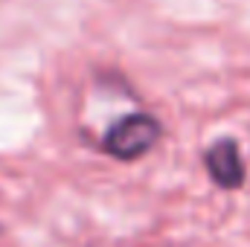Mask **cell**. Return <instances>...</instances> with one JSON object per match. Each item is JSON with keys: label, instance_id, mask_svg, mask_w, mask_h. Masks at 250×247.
Returning <instances> with one entry per match:
<instances>
[{"label": "cell", "instance_id": "1", "mask_svg": "<svg viewBox=\"0 0 250 247\" xmlns=\"http://www.w3.org/2000/svg\"><path fill=\"white\" fill-rule=\"evenodd\" d=\"M160 140V123L151 114H128L108 128L102 148L117 160H137Z\"/></svg>", "mask_w": 250, "mask_h": 247}, {"label": "cell", "instance_id": "2", "mask_svg": "<svg viewBox=\"0 0 250 247\" xmlns=\"http://www.w3.org/2000/svg\"><path fill=\"white\" fill-rule=\"evenodd\" d=\"M204 163H207V172L221 189H239L245 184V160H242V151H239V143L224 137V140H215L207 154H204Z\"/></svg>", "mask_w": 250, "mask_h": 247}]
</instances>
